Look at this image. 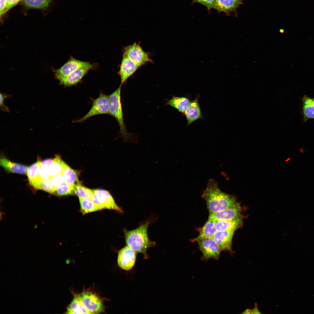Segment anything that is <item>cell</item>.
<instances>
[{"instance_id": "cell-1", "label": "cell", "mask_w": 314, "mask_h": 314, "mask_svg": "<svg viewBox=\"0 0 314 314\" xmlns=\"http://www.w3.org/2000/svg\"><path fill=\"white\" fill-rule=\"evenodd\" d=\"M201 197L206 202L209 213L222 211L237 202L234 196L222 191L217 182L213 179H209Z\"/></svg>"}, {"instance_id": "cell-2", "label": "cell", "mask_w": 314, "mask_h": 314, "mask_svg": "<svg viewBox=\"0 0 314 314\" xmlns=\"http://www.w3.org/2000/svg\"><path fill=\"white\" fill-rule=\"evenodd\" d=\"M150 221H146L133 230L126 229L123 230L126 246L137 253L142 254L146 259L149 258L147 253V249L156 245V242L151 240L148 236L147 231Z\"/></svg>"}, {"instance_id": "cell-3", "label": "cell", "mask_w": 314, "mask_h": 314, "mask_svg": "<svg viewBox=\"0 0 314 314\" xmlns=\"http://www.w3.org/2000/svg\"><path fill=\"white\" fill-rule=\"evenodd\" d=\"M121 85L109 96L108 114L117 120L120 129V132L124 140L126 141L132 140L133 134L128 132L124 122L121 99Z\"/></svg>"}, {"instance_id": "cell-4", "label": "cell", "mask_w": 314, "mask_h": 314, "mask_svg": "<svg viewBox=\"0 0 314 314\" xmlns=\"http://www.w3.org/2000/svg\"><path fill=\"white\" fill-rule=\"evenodd\" d=\"M91 199L101 210L108 209L115 210L121 213L124 212L122 208L117 204L110 192L105 190H93Z\"/></svg>"}, {"instance_id": "cell-5", "label": "cell", "mask_w": 314, "mask_h": 314, "mask_svg": "<svg viewBox=\"0 0 314 314\" xmlns=\"http://www.w3.org/2000/svg\"><path fill=\"white\" fill-rule=\"evenodd\" d=\"M109 99V96L101 91L99 97L93 100L92 106L88 113L79 119L73 121V122H83L95 115L108 114Z\"/></svg>"}, {"instance_id": "cell-6", "label": "cell", "mask_w": 314, "mask_h": 314, "mask_svg": "<svg viewBox=\"0 0 314 314\" xmlns=\"http://www.w3.org/2000/svg\"><path fill=\"white\" fill-rule=\"evenodd\" d=\"M123 54L139 67L147 62H153L148 53L143 50L139 44L136 42L124 47Z\"/></svg>"}, {"instance_id": "cell-7", "label": "cell", "mask_w": 314, "mask_h": 314, "mask_svg": "<svg viewBox=\"0 0 314 314\" xmlns=\"http://www.w3.org/2000/svg\"><path fill=\"white\" fill-rule=\"evenodd\" d=\"M197 242L202 253L203 259L219 260L222 251L213 238L202 239Z\"/></svg>"}, {"instance_id": "cell-8", "label": "cell", "mask_w": 314, "mask_h": 314, "mask_svg": "<svg viewBox=\"0 0 314 314\" xmlns=\"http://www.w3.org/2000/svg\"><path fill=\"white\" fill-rule=\"evenodd\" d=\"M83 304L90 314L99 313L104 311V306L100 298L95 294L83 291L80 295Z\"/></svg>"}, {"instance_id": "cell-9", "label": "cell", "mask_w": 314, "mask_h": 314, "mask_svg": "<svg viewBox=\"0 0 314 314\" xmlns=\"http://www.w3.org/2000/svg\"><path fill=\"white\" fill-rule=\"evenodd\" d=\"M88 62L81 61L71 56L64 65L59 69L55 70V76L58 80L66 76L80 68L92 65Z\"/></svg>"}, {"instance_id": "cell-10", "label": "cell", "mask_w": 314, "mask_h": 314, "mask_svg": "<svg viewBox=\"0 0 314 314\" xmlns=\"http://www.w3.org/2000/svg\"><path fill=\"white\" fill-rule=\"evenodd\" d=\"M137 252L126 246L119 251L117 258L118 266L125 270H131L135 262Z\"/></svg>"}, {"instance_id": "cell-11", "label": "cell", "mask_w": 314, "mask_h": 314, "mask_svg": "<svg viewBox=\"0 0 314 314\" xmlns=\"http://www.w3.org/2000/svg\"><path fill=\"white\" fill-rule=\"evenodd\" d=\"M96 65H92L78 69L68 75L59 78V84L65 87H70L77 85L90 70L93 69Z\"/></svg>"}, {"instance_id": "cell-12", "label": "cell", "mask_w": 314, "mask_h": 314, "mask_svg": "<svg viewBox=\"0 0 314 314\" xmlns=\"http://www.w3.org/2000/svg\"><path fill=\"white\" fill-rule=\"evenodd\" d=\"M241 209L240 204L236 202L231 207L222 211L209 213L208 218L214 221L235 220L241 217Z\"/></svg>"}, {"instance_id": "cell-13", "label": "cell", "mask_w": 314, "mask_h": 314, "mask_svg": "<svg viewBox=\"0 0 314 314\" xmlns=\"http://www.w3.org/2000/svg\"><path fill=\"white\" fill-rule=\"evenodd\" d=\"M139 67L130 60L125 55L123 54L122 58L118 72L121 86L127 79L132 76Z\"/></svg>"}, {"instance_id": "cell-14", "label": "cell", "mask_w": 314, "mask_h": 314, "mask_svg": "<svg viewBox=\"0 0 314 314\" xmlns=\"http://www.w3.org/2000/svg\"><path fill=\"white\" fill-rule=\"evenodd\" d=\"M234 232L233 231H216L213 238L222 251H231Z\"/></svg>"}, {"instance_id": "cell-15", "label": "cell", "mask_w": 314, "mask_h": 314, "mask_svg": "<svg viewBox=\"0 0 314 314\" xmlns=\"http://www.w3.org/2000/svg\"><path fill=\"white\" fill-rule=\"evenodd\" d=\"M190 101L184 114L187 121L188 126L195 121L203 118L200 107L198 103V97Z\"/></svg>"}, {"instance_id": "cell-16", "label": "cell", "mask_w": 314, "mask_h": 314, "mask_svg": "<svg viewBox=\"0 0 314 314\" xmlns=\"http://www.w3.org/2000/svg\"><path fill=\"white\" fill-rule=\"evenodd\" d=\"M0 165L7 172L22 174H26L28 167L13 162L5 157L1 156Z\"/></svg>"}, {"instance_id": "cell-17", "label": "cell", "mask_w": 314, "mask_h": 314, "mask_svg": "<svg viewBox=\"0 0 314 314\" xmlns=\"http://www.w3.org/2000/svg\"><path fill=\"white\" fill-rule=\"evenodd\" d=\"M214 221L216 231H235L241 225L242 218L241 216L234 220Z\"/></svg>"}, {"instance_id": "cell-18", "label": "cell", "mask_w": 314, "mask_h": 314, "mask_svg": "<svg viewBox=\"0 0 314 314\" xmlns=\"http://www.w3.org/2000/svg\"><path fill=\"white\" fill-rule=\"evenodd\" d=\"M216 231L214 221L208 218L200 230L198 236L191 240L192 242H195L202 239L213 238Z\"/></svg>"}, {"instance_id": "cell-19", "label": "cell", "mask_w": 314, "mask_h": 314, "mask_svg": "<svg viewBox=\"0 0 314 314\" xmlns=\"http://www.w3.org/2000/svg\"><path fill=\"white\" fill-rule=\"evenodd\" d=\"M240 4L235 0H215L213 8L219 12L228 13L235 10Z\"/></svg>"}, {"instance_id": "cell-20", "label": "cell", "mask_w": 314, "mask_h": 314, "mask_svg": "<svg viewBox=\"0 0 314 314\" xmlns=\"http://www.w3.org/2000/svg\"><path fill=\"white\" fill-rule=\"evenodd\" d=\"M190 102L189 99L186 97L174 96L171 99L167 101L166 104L175 108L179 112L184 113Z\"/></svg>"}, {"instance_id": "cell-21", "label": "cell", "mask_w": 314, "mask_h": 314, "mask_svg": "<svg viewBox=\"0 0 314 314\" xmlns=\"http://www.w3.org/2000/svg\"><path fill=\"white\" fill-rule=\"evenodd\" d=\"M302 112L304 122L314 119V98L304 95L302 98Z\"/></svg>"}, {"instance_id": "cell-22", "label": "cell", "mask_w": 314, "mask_h": 314, "mask_svg": "<svg viewBox=\"0 0 314 314\" xmlns=\"http://www.w3.org/2000/svg\"><path fill=\"white\" fill-rule=\"evenodd\" d=\"M65 183L74 187L80 183L77 171L65 163L63 172Z\"/></svg>"}, {"instance_id": "cell-23", "label": "cell", "mask_w": 314, "mask_h": 314, "mask_svg": "<svg viewBox=\"0 0 314 314\" xmlns=\"http://www.w3.org/2000/svg\"><path fill=\"white\" fill-rule=\"evenodd\" d=\"M66 313L90 314L85 307L81 300L80 295H75L67 307Z\"/></svg>"}, {"instance_id": "cell-24", "label": "cell", "mask_w": 314, "mask_h": 314, "mask_svg": "<svg viewBox=\"0 0 314 314\" xmlns=\"http://www.w3.org/2000/svg\"><path fill=\"white\" fill-rule=\"evenodd\" d=\"M41 163V161L39 158L36 162L28 167L26 174L29 182L32 186L39 179Z\"/></svg>"}, {"instance_id": "cell-25", "label": "cell", "mask_w": 314, "mask_h": 314, "mask_svg": "<svg viewBox=\"0 0 314 314\" xmlns=\"http://www.w3.org/2000/svg\"><path fill=\"white\" fill-rule=\"evenodd\" d=\"M52 164L48 170L49 175L50 177L63 174L65 163L61 159L60 156L56 155Z\"/></svg>"}, {"instance_id": "cell-26", "label": "cell", "mask_w": 314, "mask_h": 314, "mask_svg": "<svg viewBox=\"0 0 314 314\" xmlns=\"http://www.w3.org/2000/svg\"><path fill=\"white\" fill-rule=\"evenodd\" d=\"M79 201L81 211L83 215L101 210L91 199H79Z\"/></svg>"}, {"instance_id": "cell-27", "label": "cell", "mask_w": 314, "mask_h": 314, "mask_svg": "<svg viewBox=\"0 0 314 314\" xmlns=\"http://www.w3.org/2000/svg\"><path fill=\"white\" fill-rule=\"evenodd\" d=\"M52 0H22V3L25 7L30 8L44 9L47 8Z\"/></svg>"}, {"instance_id": "cell-28", "label": "cell", "mask_w": 314, "mask_h": 314, "mask_svg": "<svg viewBox=\"0 0 314 314\" xmlns=\"http://www.w3.org/2000/svg\"><path fill=\"white\" fill-rule=\"evenodd\" d=\"M74 193L79 199H91L93 190L84 186L80 183L74 187Z\"/></svg>"}, {"instance_id": "cell-29", "label": "cell", "mask_w": 314, "mask_h": 314, "mask_svg": "<svg viewBox=\"0 0 314 314\" xmlns=\"http://www.w3.org/2000/svg\"><path fill=\"white\" fill-rule=\"evenodd\" d=\"M74 193V187L65 183L56 188L53 194L58 196L72 195Z\"/></svg>"}, {"instance_id": "cell-30", "label": "cell", "mask_w": 314, "mask_h": 314, "mask_svg": "<svg viewBox=\"0 0 314 314\" xmlns=\"http://www.w3.org/2000/svg\"><path fill=\"white\" fill-rule=\"evenodd\" d=\"M40 190H42L50 194H53L56 189L51 183L50 177L41 181L40 185Z\"/></svg>"}, {"instance_id": "cell-31", "label": "cell", "mask_w": 314, "mask_h": 314, "mask_svg": "<svg viewBox=\"0 0 314 314\" xmlns=\"http://www.w3.org/2000/svg\"><path fill=\"white\" fill-rule=\"evenodd\" d=\"M50 179L51 183L55 189L65 183L62 174L50 177Z\"/></svg>"}, {"instance_id": "cell-32", "label": "cell", "mask_w": 314, "mask_h": 314, "mask_svg": "<svg viewBox=\"0 0 314 314\" xmlns=\"http://www.w3.org/2000/svg\"><path fill=\"white\" fill-rule=\"evenodd\" d=\"M215 0H193V3H197L206 7L209 10L213 8Z\"/></svg>"}, {"instance_id": "cell-33", "label": "cell", "mask_w": 314, "mask_h": 314, "mask_svg": "<svg viewBox=\"0 0 314 314\" xmlns=\"http://www.w3.org/2000/svg\"><path fill=\"white\" fill-rule=\"evenodd\" d=\"M0 106L1 110L4 112H10V110L9 108L4 104V101L5 99L10 97L9 95L0 93Z\"/></svg>"}, {"instance_id": "cell-34", "label": "cell", "mask_w": 314, "mask_h": 314, "mask_svg": "<svg viewBox=\"0 0 314 314\" xmlns=\"http://www.w3.org/2000/svg\"><path fill=\"white\" fill-rule=\"evenodd\" d=\"M54 160V158H47L41 161V169L48 170L53 163Z\"/></svg>"}, {"instance_id": "cell-35", "label": "cell", "mask_w": 314, "mask_h": 314, "mask_svg": "<svg viewBox=\"0 0 314 314\" xmlns=\"http://www.w3.org/2000/svg\"><path fill=\"white\" fill-rule=\"evenodd\" d=\"M21 0H6V4L4 13L16 5Z\"/></svg>"}, {"instance_id": "cell-36", "label": "cell", "mask_w": 314, "mask_h": 314, "mask_svg": "<svg viewBox=\"0 0 314 314\" xmlns=\"http://www.w3.org/2000/svg\"><path fill=\"white\" fill-rule=\"evenodd\" d=\"M50 177L48 172V170L41 169L39 178L41 180H42Z\"/></svg>"}, {"instance_id": "cell-37", "label": "cell", "mask_w": 314, "mask_h": 314, "mask_svg": "<svg viewBox=\"0 0 314 314\" xmlns=\"http://www.w3.org/2000/svg\"><path fill=\"white\" fill-rule=\"evenodd\" d=\"M0 16H2L4 13V11L6 4V0H0Z\"/></svg>"}, {"instance_id": "cell-38", "label": "cell", "mask_w": 314, "mask_h": 314, "mask_svg": "<svg viewBox=\"0 0 314 314\" xmlns=\"http://www.w3.org/2000/svg\"><path fill=\"white\" fill-rule=\"evenodd\" d=\"M256 307H255L253 310H251L252 313H260V311H259Z\"/></svg>"}, {"instance_id": "cell-39", "label": "cell", "mask_w": 314, "mask_h": 314, "mask_svg": "<svg viewBox=\"0 0 314 314\" xmlns=\"http://www.w3.org/2000/svg\"><path fill=\"white\" fill-rule=\"evenodd\" d=\"M235 0L237 2L240 3L241 1H242L243 0Z\"/></svg>"}]
</instances>
